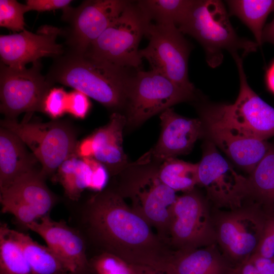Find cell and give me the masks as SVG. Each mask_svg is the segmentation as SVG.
<instances>
[{
	"label": "cell",
	"mask_w": 274,
	"mask_h": 274,
	"mask_svg": "<svg viewBox=\"0 0 274 274\" xmlns=\"http://www.w3.org/2000/svg\"><path fill=\"white\" fill-rule=\"evenodd\" d=\"M255 253L266 258H274V214H267L263 233Z\"/></svg>",
	"instance_id": "cell-35"
},
{
	"label": "cell",
	"mask_w": 274,
	"mask_h": 274,
	"mask_svg": "<svg viewBox=\"0 0 274 274\" xmlns=\"http://www.w3.org/2000/svg\"><path fill=\"white\" fill-rule=\"evenodd\" d=\"M32 114L27 113L21 122L5 118L1 125L17 135L30 150L41 164L40 174L45 179L76 153L78 143L75 132L67 123L30 120Z\"/></svg>",
	"instance_id": "cell-6"
},
{
	"label": "cell",
	"mask_w": 274,
	"mask_h": 274,
	"mask_svg": "<svg viewBox=\"0 0 274 274\" xmlns=\"http://www.w3.org/2000/svg\"><path fill=\"white\" fill-rule=\"evenodd\" d=\"M224 3L218 0H196L177 27L183 34L194 38L202 46L208 64L219 65L223 52L232 56L242 51L245 56L256 50V42L239 37L230 21Z\"/></svg>",
	"instance_id": "cell-3"
},
{
	"label": "cell",
	"mask_w": 274,
	"mask_h": 274,
	"mask_svg": "<svg viewBox=\"0 0 274 274\" xmlns=\"http://www.w3.org/2000/svg\"><path fill=\"white\" fill-rule=\"evenodd\" d=\"M26 5L16 0L0 1V26L14 33L24 30V14Z\"/></svg>",
	"instance_id": "cell-32"
},
{
	"label": "cell",
	"mask_w": 274,
	"mask_h": 274,
	"mask_svg": "<svg viewBox=\"0 0 274 274\" xmlns=\"http://www.w3.org/2000/svg\"><path fill=\"white\" fill-rule=\"evenodd\" d=\"M266 216L258 207L249 203L213 218L217 243L228 260L239 263L255 253Z\"/></svg>",
	"instance_id": "cell-10"
},
{
	"label": "cell",
	"mask_w": 274,
	"mask_h": 274,
	"mask_svg": "<svg viewBox=\"0 0 274 274\" xmlns=\"http://www.w3.org/2000/svg\"><path fill=\"white\" fill-rule=\"evenodd\" d=\"M262 41V43L268 42L274 45V18L271 22L264 26Z\"/></svg>",
	"instance_id": "cell-39"
},
{
	"label": "cell",
	"mask_w": 274,
	"mask_h": 274,
	"mask_svg": "<svg viewBox=\"0 0 274 274\" xmlns=\"http://www.w3.org/2000/svg\"><path fill=\"white\" fill-rule=\"evenodd\" d=\"M266 82L268 89L274 94V61L267 71Z\"/></svg>",
	"instance_id": "cell-40"
},
{
	"label": "cell",
	"mask_w": 274,
	"mask_h": 274,
	"mask_svg": "<svg viewBox=\"0 0 274 274\" xmlns=\"http://www.w3.org/2000/svg\"><path fill=\"white\" fill-rule=\"evenodd\" d=\"M212 142L249 174L263 159L271 144L238 133L218 123L204 121Z\"/></svg>",
	"instance_id": "cell-19"
},
{
	"label": "cell",
	"mask_w": 274,
	"mask_h": 274,
	"mask_svg": "<svg viewBox=\"0 0 274 274\" xmlns=\"http://www.w3.org/2000/svg\"><path fill=\"white\" fill-rule=\"evenodd\" d=\"M231 267L216 244L174 250L162 271L164 274H230Z\"/></svg>",
	"instance_id": "cell-21"
},
{
	"label": "cell",
	"mask_w": 274,
	"mask_h": 274,
	"mask_svg": "<svg viewBox=\"0 0 274 274\" xmlns=\"http://www.w3.org/2000/svg\"><path fill=\"white\" fill-rule=\"evenodd\" d=\"M149 23L136 1H130L119 16L84 53L121 68L141 70L142 58L139 46Z\"/></svg>",
	"instance_id": "cell-8"
},
{
	"label": "cell",
	"mask_w": 274,
	"mask_h": 274,
	"mask_svg": "<svg viewBox=\"0 0 274 274\" xmlns=\"http://www.w3.org/2000/svg\"><path fill=\"white\" fill-rule=\"evenodd\" d=\"M2 212L13 215L19 222L27 228L41 217L30 205L14 195L2 193L0 196Z\"/></svg>",
	"instance_id": "cell-31"
},
{
	"label": "cell",
	"mask_w": 274,
	"mask_h": 274,
	"mask_svg": "<svg viewBox=\"0 0 274 274\" xmlns=\"http://www.w3.org/2000/svg\"><path fill=\"white\" fill-rule=\"evenodd\" d=\"M145 36L147 46L139 51L141 57L149 62L151 70L166 77L182 88L195 92L188 74L189 43L174 24L149 22Z\"/></svg>",
	"instance_id": "cell-9"
},
{
	"label": "cell",
	"mask_w": 274,
	"mask_h": 274,
	"mask_svg": "<svg viewBox=\"0 0 274 274\" xmlns=\"http://www.w3.org/2000/svg\"><path fill=\"white\" fill-rule=\"evenodd\" d=\"M89 97L74 90L68 93L67 113L78 119H84L91 108Z\"/></svg>",
	"instance_id": "cell-34"
},
{
	"label": "cell",
	"mask_w": 274,
	"mask_h": 274,
	"mask_svg": "<svg viewBox=\"0 0 274 274\" xmlns=\"http://www.w3.org/2000/svg\"><path fill=\"white\" fill-rule=\"evenodd\" d=\"M40 170L37 169L22 176L1 193L17 197L32 207L42 218L49 214L55 197L46 186Z\"/></svg>",
	"instance_id": "cell-24"
},
{
	"label": "cell",
	"mask_w": 274,
	"mask_h": 274,
	"mask_svg": "<svg viewBox=\"0 0 274 274\" xmlns=\"http://www.w3.org/2000/svg\"><path fill=\"white\" fill-rule=\"evenodd\" d=\"M195 98V92L181 88L157 72L135 71L129 81L123 109L125 127L135 128L173 105Z\"/></svg>",
	"instance_id": "cell-7"
},
{
	"label": "cell",
	"mask_w": 274,
	"mask_h": 274,
	"mask_svg": "<svg viewBox=\"0 0 274 274\" xmlns=\"http://www.w3.org/2000/svg\"><path fill=\"white\" fill-rule=\"evenodd\" d=\"M230 274H260L256 266L249 258L232 267Z\"/></svg>",
	"instance_id": "cell-38"
},
{
	"label": "cell",
	"mask_w": 274,
	"mask_h": 274,
	"mask_svg": "<svg viewBox=\"0 0 274 274\" xmlns=\"http://www.w3.org/2000/svg\"><path fill=\"white\" fill-rule=\"evenodd\" d=\"M247 183V177L234 169L215 145L207 143L197 163V185L205 188L208 199L218 208H238L246 200Z\"/></svg>",
	"instance_id": "cell-14"
},
{
	"label": "cell",
	"mask_w": 274,
	"mask_h": 274,
	"mask_svg": "<svg viewBox=\"0 0 274 274\" xmlns=\"http://www.w3.org/2000/svg\"><path fill=\"white\" fill-rule=\"evenodd\" d=\"M194 0H141L136 3L149 22L174 24L177 27L184 19Z\"/></svg>",
	"instance_id": "cell-27"
},
{
	"label": "cell",
	"mask_w": 274,
	"mask_h": 274,
	"mask_svg": "<svg viewBox=\"0 0 274 274\" xmlns=\"http://www.w3.org/2000/svg\"><path fill=\"white\" fill-rule=\"evenodd\" d=\"M249 258L260 274H274V258H266L254 253Z\"/></svg>",
	"instance_id": "cell-37"
},
{
	"label": "cell",
	"mask_w": 274,
	"mask_h": 274,
	"mask_svg": "<svg viewBox=\"0 0 274 274\" xmlns=\"http://www.w3.org/2000/svg\"><path fill=\"white\" fill-rule=\"evenodd\" d=\"M132 70L93 58L86 53L65 49L54 59L45 76L52 84L59 83L79 91L108 109H124ZM133 71V70H132Z\"/></svg>",
	"instance_id": "cell-2"
},
{
	"label": "cell",
	"mask_w": 274,
	"mask_h": 274,
	"mask_svg": "<svg viewBox=\"0 0 274 274\" xmlns=\"http://www.w3.org/2000/svg\"><path fill=\"white\" fill-rule=\"evenodd\" d=\"M247 199L267 215L274 214V143L247 177Z\"/></svg>",
	"instance_id": "cell-23"
},
{
	"label": "cell",
	"mask_w": 274,
	"mask_h": 274,
	"mask_svg": "<svg viewBox=\"0 0 274 274\" xmlns=\"http://www.w3.org/2000/svg\"><path fill=\"white\" fill-rule=\"evenodd\" d=\"M161 132L157 143L138 160L160 164L165 160L189 153L204 132L202 121L177 114L171 108L160 115Z\"/></svg>",
	"instance_id": "cell-16"
},
{
	"label": "cell",
	"mask_w": 274,
	"mask_h": 274,
	"mask_svg": "<svg viewBox=\"0 0 274 274\" xmlns=\"http://www.w3.org/2000/svg\"><path fill=\"white\" fill-rule=\"evenodd\" d=\"M229 15L238 17L253 33L258 47L262 45L264 25L274 11V0H229L226 1Z\"/></svg>",
	"instance_id": "cell-26"
},
{
	"label": "cell",
	"mask_w": 274,
	"mask_h": 274,
	"mask_svg": "<svg viewBox=\"0 0 274 274\" xmlns=\"http://www.w3.org/2000/svg\"><path fill=\"white\" fill-rule=\"evenodd\" d=\"M166 243L174 250L195 249L217 244L207 203L194 189L178 196L172 210Z\"/></svg>",
	"instance_id": "cell-11"
},
{
	"label": "cell",
	"mask_w": 274,
	"mask_h": 274,
	"mask_svg": "<svg viewBox=\"0 0 274 274\" xmlns=\"http://www.w3.org/2000/svg\"><path fill=\"white\" fill-rule=\"evenodd\" d=\"M41 69L40 60L22 69L1 62L0 111L6 118L16 119L24 112H43L45 98L53 85L41 74Z\"/></svg>",
	"instance_id": "cell-12"
},
{
	"label": "cell",
	"mask_w": 274,
	"mask_h": 274,
	"mask_svg": "<svg viewBox=\"0 0 274 274\" xmlns=\"http://www.w3.org/2000/svg\"><path fill=\"white\" fill-rule=\"evenodd\" d=\"M68 93L62 87H52L47 93L43 105V113L53 119L67 112Z\"/></svg>",
	"instance_id": "cell-33"
},
{
	"label": "cell",
	"mask_w": 274,
	"mask_h": 274,
	"mask_svg": "<svg viewBox=\"0 0 274 274\" xmlns=\"http://www.w3.org/2000/svg\"><path fill=\"white\" fill-rule=\"evenodd\" d=\"M158 176L165 185L177 191L187 192L197 185V163L169 158L158 165Z\"/></svg>",
	"instance_id": "cell-28"
},
{
	"label": "cell",
	"mask_w": 274,
	"mask_h": 274,
	"mask_svg": "<svg viewBox=\"0 0 274 274\" xmlns=\"http://www.w3.org/2000/svg\"><path fill=\"white\" fill-rule=\"evenodd\" d=\"M126 119L121 112H114L108 123L78 143L76 150L81 157L93 158L116 176L130 163L123 148V132Z\"/></svg>",
	"instance_id": "cell-18"
},
{
	"label": "cell",
	"mask_w": 274,
	"mask_h": 274,
	"mask_svg": "<svg viewBox=\"0 0 274 274\" xmlns=\"http://www.w3.org/2000/svg\"><path fill=\"white\" fill-rule=\"evenodd\" d=\"M238 72L239 89L232 104L209 107L201 113L204 121L214 122L241 134L267 140L274 136V108L251 88L245 73L243 59L233 56Z\"/></svg>",
	"instance_id": "cell-5"
},
{
	"label": "cell",
	"mask_w": 274,
	"mask_h": 274,
	"mask_svg": "<svg viewBox=\"0 0 274 274\" xmlns=\"http://www.w3.org/2000/svg\"><path fill=\"white\" fill-rule=\"evenodd\" d=\"M139 274H164L162 272L150 267L140 266Z\"/></svg>",
	"instance_id": "cell-41"
},
{
	"label": "cell",
	"mask_w": 274,
	"mask_h": 274,
	"mask_svg": "<svg viewBox=\"0 0 274 274\" xmlns=\"http://www.w3.org/2000/svg\"><path fill=\"white\" fill-rule=\"evenodd\" d=\"M96 274H139L140 265L130 264L120 257L102 252L90 261Z\"/></svg>",
	"instance_id": "cell-30"
},
{
	"label": "cell",
	"mask_w": 274,
	"mask_h": 274,
	"mask_svg": "<svg viewBox=\"0 0 274 274\" xmlns=\"http://www.w3.org/2000/svg\"><path fill=\"white\" fill-rule=\"evenodd\" d=\"M6 224L0 226V274H33L19 245L10 236Z\"/></svg>",
	"instance_id": "cell-29"
},
{
	"label": "cell",
	"mask_w": 274,
	"mask_h": 274,
	"mask_svg": "<svg viewBox=\"0 0 274 274\" xmlns=\"http://www.w3.org/2000/svg\"><path fill=\"white\" fill-rule=\"evenodd\" d=\"M71 0H27L26 5L28 11H50L57 9H64L70 6Z\"/></svg>",
	"instance_id": "cell-36"
},
{
	"label": "cell",
	"mask_w": 274,
	"mask_h": 274,
	"mask_svg": "<svg viewBox=\"0 0 274 274\" xmlns=\"http://www.w3.org/2000/svg\"><path fill=\"white\" fill-rule=\"evenodd\" d=\"M27 147L17 135L1 127L0 191L22 176L37 170L36 166L39 161Z\"/></svg>",
	"instance_id": "cell-22"
},
{
	"label": "cell",
	"mask_w": 274,
	"mask_h": 274,
	"mask_svg": "<svg viewBox=\"0 0 274 274\" xmlns=\"http://www.w3.org/2000/svg\"><path fill=\"white\" fill-rule=\"evenodd\" d=\"M58 181L66 196L77 200L88 188L100 192L104 189L109 173L106 168L96 160L81 157L77 153L68 157L57 170Z\"/></svg>",
	"instance_id": "cell-20"
},
{
	"label": "cell",
	"mask_w": 274,
	"mask_h": 274,
	"mask_svg": "<svg viewBox=\"0 0 274 274\" xmlns=\"http://www.w3.org/2000/svg\"><path fill=\"white\" fill-rule=\"evenodd\" d=\"M130 1L88 0L74 8L62 10V19L67 23L61 35L65 49L84 53L119 16Z\"/></svg>",
	"instance_id": "cell-13"
},
{
	"label": "cell",
	"mask_w": 274,
	"mask_h": 274,
	"mask_svg": "<svg viewBox=\"0 0 274 274\" xmlns=\"http://www.w3.org/2000/svg\"><path fill=\"white\" fill-rule=\"evenodd\" d=\"M60 260L68 274H91L90 262L86 254L84 240L79 232L64 221H56L49 214L28 225Z\"/></svg>",
	"instance_id": "cell-17"
},
{
	"label": "cell",
	"mask_w": 274,
	"mask_h": 274,
	"mask_svg": "<svg viewBox=\"0 0 274 274\" xmlns=\"http://www.w3.org/2000/svg\"><path fill=\"white\" fill-rule=\"evenodd\" d=\"M159 164L137 160L129 163L119 175L117 191L131 201V208L157 231L165 243L176 192L159 179Z\"/></svg>",
	"instance_id": "cell-4"
},
{
	"label": "cell",
	"mask_w": 274,
	"mask_h": 274,
	"mask_svg": "<svg viewBox=\"0 0 274 274\" xmlns=\"http://www.w3.org/2000/svg\"><path fill=\"white\" fill-rule=\"evenodd\" d=\"M62 29L43 25L36 33L27 30L18 33L0 36L1 62L11 67L22 69L28 63H34L44 57L53 59L62 55L63 45L57 43Z\"/></svg>",
	"instance_id": "cell-15"
},
{
	"label": "cell",
	"mask_w": 274,
	"mask_h": 274,
	"mask_svg": "<svg viewBox=\"0 0 274 274\" xmlns=\"http://www.w3.org/2000/svg\"><path fill=\"white\" fill-rule=\"evenodd\" d=\"M85 219L90 237L103 252L130 264L162 271L173 252L116 189H107L93 196Z\"/></svg>",
	"instance_id": "cell-1"
},
{
	"label": "cell",
	"mask_w": 274,
	"mask_h": 274,
	"mask_svg": "<svg viewBox=\"0 0 274 274\" xmlns=\"http://www.w3.org/2000/svg\"><path fill=\"white\" fill-rule=\"evenodd\" d=\"M10 236L19 245L33 274H68L53 251L34 241L28 234L8 227Z\"/></svg>",
	"instance_id": "cell-25"
}]
</instances>
